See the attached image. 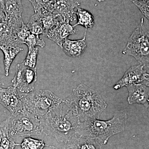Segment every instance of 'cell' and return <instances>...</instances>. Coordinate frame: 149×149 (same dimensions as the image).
Returning a JSON list of instances; mask_svg holds the SVG:
<instances>
[{"mask_svg":"<svg viewBox=\"0 0 149 149\" xmlns=\"http://www.w3.org/2000/svg\"><path fill=\"white\" fill-rule=\"evenodd\" d=\"M43 134L65 143L75 137L80 122L74 107L66 99L40 117Z\"/></svg>","mask_w":149,"mask_h":149,"instance_id":"obj_1","label":"cell"},{"mask_svg":"<svg viewBox=\"0 0 149 149\" xmlns=\"http://www.w3.org/2000/svg\"><path fill=\"white\" fill-rule=\"evenodd\" d=\"M128 117L126 111L123 110L116 111L113 117L109 120L94 118L80 122L77 134L85 138L97 139L106 145L110 137L124 130Z\"/></svg>","mask_w":149,"mask_h":149,"instance_id":"obj_2","label":"cell"},{"mask_svg":"<svg viewBox=\"0 0 149 149\" xmlns=\"http://www.w3.org/2000/svg\"><path fill=\"white\" fill-rule=\"evenodd\" d=\"M77 112L80 122L99 118L107 104L97 91L81 84L66 98Z\"/></svg>","mask_w":149,"mask_h":149,"instance_id":"obj_3","label":"cell"},{"mask_svg":"<svg viewBox=\"0 0 149 149\" xmlns=\"http://www.w3.org/2000/svg\"><path fill=\"white\" fill-rule=\"evenodd\" d=\"M20 97L23 109L40 117L45 116L63 100L49 90H39Z\"/></svg>","mask_w":149,"mask_h":149,"instance_id":"obj_4","label":"cell"},{"mask_svg":"<svg viewBox=\"0 0 149 149\" xmlns=\"http://www.w3.org/2000/svg\"><path fill=\"white\" fill-rule=\"evenodd\" d=\"M40 117L23 109L8 118L10 133L11 136L24 137L43 134Z\"/></svg>","mask_w":149,"mask_h":149,"instance_id":"obj_5","label":"cell"},{"mask_svg":"<svg viewBox=\"0 0 149 149\" xmlns=\"http://www.w3.org/2000/svg\"><path fill=\"white\" fill-rule=\"evenodd\" d=\"M133 57L140 64H149V31L145 27L143 18L131 35L122 52Z\"/></svg>","mask_w":149,"mask_h":149,"instance_id":"obj_6","label":"cell"},{"mask_svg":"<svg viewBox=\"0 0 149 149\" xmlns=\"http://www.w3.org/2000/svg\"><path fill=\"white\" fill-rule=\"evenodd\" d=\"M37 79V68L20 63L17 65L14 77L12 80L13 86L22 93L33 92Z\"/></svg>","mask_w":149,"mask_h":149,"instance_id":"obj_7","label":"cell"},{"mask_svg":"<svg viewBox=\"0 0 149 149\" xmlns=\"http://www.w3.org/2000/svg\"><path fill=\"white\" fill-rule=\"evenodd\" d=\"M17 89L13 86L6 88L0 86V104L8 109L11 114H16L24 109Z\"/></svg>","mask_w":149,"mask_h":149,"instance_id":"obj_8","label":"cell"},{"mask_svg":"<svg viewBox=\"0 0 149 149\" xmlns=\"http://www.w3.org/2000/svg\"><path fill=\"white\" fill-rule=\"evenodd\" d=\"M80 6L77 0H58L53 2L52 12L64 22H70L76 19L74 9Z\"/></svg>","mask_w":149,"mask_h":149,"instance_id":"obj_9","label":"cell"},{"mask_svg":"<svg viewBox=\"0 0 149 149\" xmlns=\"http://www.w3.org/2000/svg\"><path fill=\"white\" fill-rule=\"evenodd\" d=\"M6 14V20L13 28L22 25L23 6L21 0H2Z\"/></svg>","mask_w":149,"mask_h":149,"instance_id":"obj_10","label":"cell"},{"mask_svg":"<svg viewBox=\"0 0 149 149\" xmlns=\"http://www.w3.org/2000/svg\"><path fill=\"white\" fill-rule=\"evenodd\" d=\"M76 32L75 27L70 22L60 21L49 30L46 36L61 48L63 41L70 35Z\"/></svg>","mask_w":149,"mask_h":149,"instance_id":"obj_11","label":"cell"},{"mask_svg":"<svg viewBox=\"0 0 149 149\" xmlns=\"http://www.w3.org/2000/svg\"><path fill=\"white\" fill-rule=\"evenodd\" d=\"M144 65H139L131 67L125 72L124 75L113 86V89L118 90L132 84L142 83L146 70Z\"/></svg>","mask_w":149,"mask_h":149,"instance_id":"obj_12","label":"cell"},{"mask_svg":"<svg viewBox=\"0 0 149 149\" xmlns=\"http://www.w3.org/2000/svg\"><path fill=\"white\" fill-rule=\"evenodd\" d=\"M129 95L127 99L130 104H137L148 108L149 87L141 83L132 84L127 86Z\"/></svg>","mask_w":149,"mask_h":149,"instance_id":"obj_13","label":"cell"},{"mask_svg":"<svg viewBox=\"0 0 149 149\" xmlns=\"http://www.w3.org/2000/svg\"><path fill=\"white\" fill-rule=\"evenodd\" d=\"M104 145L97 139L85 138L77 135L63 144L60 149H105Z\"/></svg>","mask_w":149,"mask_h":149,"instance_id":"obj_14","label":"cell"},{"mask_svg":"<svg viewBox=\"0 0 149 149\" xmlns=\"http://www.w3.org/2000/svg\"><path fill=\"white\" fill-rule=\"evenodd\" d=\"M87 29H85V35L83 39L77 40H72L67 39L63 41L61 49L67 55L71 57L80 56L87 47L86 35Z\"/></svg>","mask_w":149,"mask_h":149,"instance_id":"obj_15","label":"cell"},{"mask_svg":"<svg viewBox=\"0 0 149 149\" xmlns=\"http://www.w3.org/2000/svg\"><path fill=\"white\" fill-rule=\"evenodd\" d=\"M8 118L0 122V149H15L20 146L10 136Z\"/></svg>","mask_w":149,"mask_h":149,"instance_id":"obj_16","label":"cell"},{"mask_svg":"<svg viewBox=\"0 0 149 149\" xmlns=\"http://www.w3.org/2000/svg\"><path fill=\"white\" fill-rule=\"evenodd\" d=\"M0 49L3 54L5 74L6 76H8L10 68L17 54L23 50V49L19 47L2 45H0Z\"/></svg>","mask_w":149,"mask_h":149,"instance_id":"obj_17","label":"cell"},{"mask_svg":"<svg viewBox=\"0 0 149 149\" xmlns=\"http://www.w3.org/2000/svg\"><path fill=\"white\" fill-rule=\"evenodd\" d=\"M77 15V22L73 25L74 27L77 25H81L85 27V29L93 28L95 24V19L93 15L89 11L78 7L75 11Z\"/></svg>","mask_w":149,"mask_h":149,"instance_id":"obj_18","label":"cell"},{"mask_svg":"<svg viewBox=\"0 0 149 149\" xmlns=\"http://www.w3.org/2000/svg\"><path fill=\"white\" fill-rule=\"evenodd\" d=\"M27 25L32 34L37 36L40 35H45L39 13H36L32 15Z\"/></svg>","mask_w":149,"mask_h":149,"instance_id":"obj_19","label":"cell"},{"mask_svg":"<svg viewBox=\"0 0 149 149\" xmlns=\"http://www.w3.org/2000/svg\"><path fill=\"white\" fill-rule=\"evenodd\" d=\"M20 146L22 149H43L47 145L43 140L28 137L23 139Z\"/></svg>","mask_w":149,"mask_h":149,"instance_id":"obj_20","label":"cell"},{"mask_svg":"<svg viewBox=\"0 0 149 149\" xmlns=\"http://www.w3.org/2000/svg\"><path fill=\"white\" fill-rule=\"evenodd\" d=\"M32 4L35 13L50 10L52 12L53 1L52 0H29Z\"/></svg>","mask_w":149,"mask_h":149,"instance_id":"obj_21","label":"cell"},{"mask_svg":"<svg viewBox=\"0 0 149 149\" xmlns=\"http://www.w3.org/2000/svg\"><path fill=\"white\" fill-rule=\"evenodd\" d=\"M28 49L27 55L22 63L26 66L34 68L36 67L35 66L37 64V58L39 54V49L37 47Z\"/></svg>","mask_w":149,"mask_h":149,"instance_id":"obj_22","label":"cell"},{"mask_svg":"<svg viewBox=\"0 0 149 149\" xmlns=\"http://www.w3.org/2000/svg\"><path fill=\"white\" fill-rule=\"evenodd\" d=\"M23 44H25L28 48L35 47L39 46L41 48H44L45 46V40L37 36L30 33L26 37Z\"/></svg>","mask_w":149,"mask_h":149,"instance_id":"obj_23","label":"cell"},{"mask_svg":"<svg viewBox=\"0 0 149 149\" xmlns=\"http://www.w3.org/2000/svg\"><path fill=\"white\" fill-rule=\"evenodd\" d=\"M149 21V0H130Z\"/></svg>","mask_w":149,"mask_h":149,"instance_id":"obj_24","label":"cell"},{"mask_svg":"<svg viewBox=\"0 0 149 149\" xmlns=\"http://www.w3.org/2000/svg\"><path fill=\"white\" fill-rule=\"evenodd\" d=\"M6 14L2 0H0V23L6 20Z\"/></svg>","mask_w":149,"mask_h":149,"instance_id":"obj_25","label":"cell"},{"mask_svg":"<svg viewBox=\"0 0 149 149\" xmlns=\"http://www.w3.org/2000/svg\"><path fill=\"white\" fill-rule=\"evenodd\" d=\"M141 84L149 87V74L146 72L144 74L143 78Z\"/></svg>","mask_w":149,"mask_h":149,"instance_id":"obj_26","label":"cell"},{"mask_svg":"<svg viewBox=\"0 0 149 149\" xmlns=\"http://www.w3.org/2000/svg\"><path fill=\"white\" fill-rule=\"evenodd\" d=\"M3 85V83H2L1 81V79H0V86H2V85Z\"/></svg>","mask_w":149,"mask_h":149,"instance_id":"obj_27","label":"cell"},{"mask_svg":"<svg viewBox=\"0 0 149 149\" xmlns=\"http://www.w3.org/2000/svg\"><path fill=\"white\" fill-rule=\"evenodd\" d=\"M96 1H98L99 2L103 1L104 0H96Z\"/></svg>","mask_w":149,"mask_h":149,"instance_id":"obj_28","label":"cell"},{"mask_svg":"<svg viewBox=\"0 0 149 149\" xmlns=\"http://www.w3.org/2000/svg\"><path fill=\"white\" fill-rule=\"evenodd\" d=\"M53 1H58V0H52Z\"/></svg>","mask_w":149,"mask_h":149,"instance_id":"obj_29","label":"cell"},{"mask_svg":"<svg viewBox=\"0 0 149 149\" xmlns=\"http://www.w3.org/2000/svg\"><path fill=\"white\" fill-rule=\"evenodd\" d=\"M148 102H149V100H148ZM148 109H149V106Z\"/></svg>","mask_w":149,"mask_h":149,"instance_id":"obj_30","label":"cell"}]
</instances>
